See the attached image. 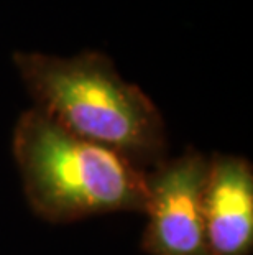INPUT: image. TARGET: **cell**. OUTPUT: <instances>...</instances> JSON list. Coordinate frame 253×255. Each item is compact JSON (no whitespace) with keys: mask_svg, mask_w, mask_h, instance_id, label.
I'll return each instance as SVG.
<instances>
[{"mask_svg":"<svg viewBox=\"0 0 253 255\" xmlns=\"http://www.w3.org/2000/svg\"><path fill=\"white\" fill-rule=\"evenodd\" d=\"M207 160L187 150L147 170V224L140 241L147 255H209L202 211Z\"/></svg>","mask_w":253,"mask_h":255,"instance_id":"cell-3","label":"cell"},{"mask_svg":"<svg viewBox=\"0 0 253 255\" xmlns=\"http://www.w3.org/2000/svg\"><path fill=\"white\" fill-rule=\"evenodd\" d=\"M12 156L30 209L53 224L143 214L147 206V170L68 132L33 107L15 122Z\"/></svg>","mask_w":253,"mask_h":255,"instance_id":"cell-2","label":"cell"},{"mask_svg":"<svg viewBox=\"0 0 253 255\" xmlns=\"http://www.w3.org/2000/svg\"><path fill=\"white\" fill-rule=\"evenodd\" d=\"M209 255L253 251V166L240 155L212 153L202 193Z\"/></svg>","mask_w":253,"mask_h":255,"instance_id":"cell-4","label":"cell"},{"mask_svg":"<svg viewBox=\"0 0 253 255\" xmlns=\"http://www.w3.org/2000/svg\"><path fill=\"white\" fill-rule=\"evenodd\" d=\"M12 63L33 109L64 130L148 170L166 158L165 119L150 96L118 73L105 53L73 56L15 51Z\"/></svg>","mask_w":253,"mask_h":255,"instance_id":"cell-1","label":"cell"}]
</instances>
